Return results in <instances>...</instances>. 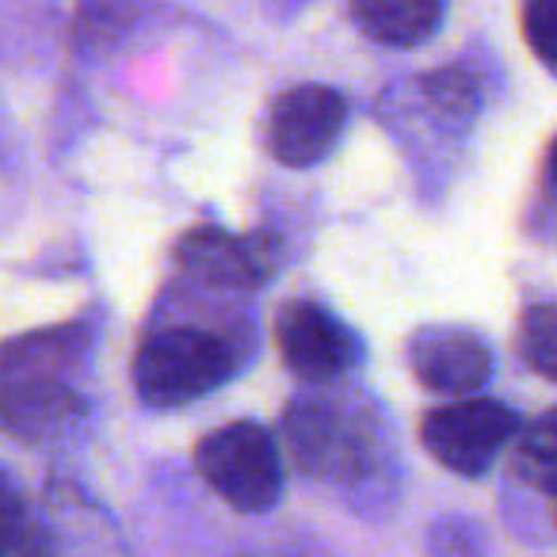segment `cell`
Wrapping results in <instances>:
<instances>
[{
  "label": "cell",
  "mask_w": 557,
  "mask_h": 557,
  "mask_svg": "<svg viewBox=\"0 0 557 557\" xmlns=\"http://www.w3.org/2000/svg\"><path fill=\"white\" fill-rule=\"evenodd\" d=\"M92 329L58 325L0 344V428L24 443H58L88 417L73 374L85 371Z\"/></svg>",
  "instance_id": "cell-1"
},
{
  "label": "cell",
  "mask_w": 557,
  "mask_h": 557,
  "mask_svg": "<svg viewBox=\"0 0 557 557\" xmlns=\"http://www.w3.org/2000/svg\"><path fill=\"white\" fill-rule=\"evenodd\" d=\"M248 336L199 318H157L134 356V389L153 409H176L222 389L245 363Z\"/></svg>",
  "instance_id": "cell-2"
},
{
  "label": "cell",
  "mask_w": 557,
  "mask_h": 557,
  "mask_svg": "<svg viewBox=\"0 0 557 557\" xmlns=\"http://www.w3.org/2000/svg\"><path fill=\"white\" fill-rule=\"evenodd\" d=\"M195 466L230 508L248 516L271 511L283 496V455L268 428L252 420H233L202 435L195 447Z\"/></svg>",
  "instance_id": "cell-3"
},
{
  "label": "cell",
  "mask_w": 557,
  "mask_h": 557,
  "mask_svg": "<svg viewBox=\"0 0 557 557\" xmlns=\"http://www.w3.org/2000/svg\"><path fill=\"white\" fill-rule=\"evenodd\" d=\"M283 432H287V450L298 470L325 481H344L363 470L367 450H371L367 409H356L344 397L329 394L295 397L283 417Z\"/></svg>",
  "instance_id": "cell-4"
},
{
  "label": "cell",
  "mask_w": 557,
  "mask_h": 557,
  "mask_svg": "<svg viewBox=\"0 0 557 557\" xmlns=\"http://www.w3.org/2000/svg\"><path fill=\"white\" fill-rule=\"evenodd\" d=\"M516 432L519 417L511 405L470 394L458 397L455 405H440V409L424 412V420H420L424 450L458 478H481Z\"/></svg>",
  "instance_id": "cell-5"
},
{
  "label": "cell",
  "mask_w": 557,
  "mask_h": 557,
  "mask_svg": "<svg viewBox=\"0 0 557 557\" xmlns=\"http://www.w3.org/2000/svg\"><path fill=\"white\" fill-rule=\"evenodd\" d=\"M278 356L298 379L333 382L363 363V341L344 318L313 298H290L275 313Z\"/></svg>",
  "instance_id": "cell-6"
},
{
  "label": "cell",
  "mask_w": 557,
  "mask_h": 557,
  "mask_svg": "<svg viewBox=\"0 0 557 557\" xmlns=\"http://www.w3.org/2000/svg\"><path fill=\"white\" fill-rule=\"evenodd\" d=\"M348 123V100L329 85H295L268 111L263 141L287 169H313L336 149Z\"/></svg>",
  "instance_id": "cell-7"
},
{
  "label": "cell",
  "mask_w": 557,
  "mask_h": 557,
  "mask_svg": "<svg viewBox=\"0 0 557 557\" xmlns=\"http://www.w3.org/2000/svg\"><path fill=\"white\" fill-rule=\"evenodd\" d=\"M176 268L195 287L210 290H256L278 268V252L268 237H237V233L202 225L180 237Z\"/></svg>",
  "instance_id": "cell-8"
},
{
  "label": "cell",
  "mask_w": 557,
  "mask_h": 557,
  "mask_svg": "<svg viewBox=\"0 0 557 557\" xmlns=\"http://www.w3.org/2000/svg\"><path fill=\"white\" fill-rule=\"evenodd\" d=\"M405 356L428 394H478L496 371V356L481 333L466 325H424L409 336Z\"/></svg>",
  "instance_id": "cell-9"
},
{
  "label": "cell",
  "mask_w": 557,
  "mask_h": 557,
  "mask_svg": "<svg viewBox=\"0 0 557 557\" xmlns=\"http://www.w3.org/2000/svg\"><path fill=\"white\" fill-rule=\"evenodd\" d=\"M348 12L367 39L409 50L440 32L447 20V0H348Z\"/></svg>",
  "instance_id": "cell-10"
},
{
  "label": "cell",
  "mask_w": 557,
  "mask_h": 557,
  "mask_svg": "<svg viewBox=\"0 0 557 557\" xmlns=\"http://www.w3.org/2000/svg\"><path fill=\"white\" fill-rule=\"evenodd\" d=\"M516 440V478L527 481L534 493L554 496V470H557V432L554 412H542L527 424L523 435Z\"/></svg>",
  "instance_id": "cell-11"
},
{
  "label": "cell",
  "mask_w": 557,
  "mask_h": 557,
  "mask_svg": "<svg viewBox=\"0 0 557 557\" xmlns=\"http://www.w3.org/2000/svg\"><path fill=\"white\" fill-rule=\"evenodd\" d=\"M420 92H424L428 108L440 119H447V123H470L481 108L478 81H473V73L462 70V65H447V70L424 77L420 81Z\"/></svg>",
  "instance_id": "cell-12"
},
{
  "label": "cell",
  "mask_w": 557,
  "mask_h": 557,
  "mask_svg": "<svg viewBox=\"0 0 557 557\" xmlns=\"http://www.w3.org/2000/svg\"><path fill=\"white\" fill-rule=\"evenodd\" d=\"M519 359L531 367L539 379H557V313L549 302H539L519 321Z\"/></svg>",
  "instance_id": "cell-13"
},
{
  "label": "cell",
  "mask_w": 557,
  "mask_h": 557,
  "mask_svg": "<svg viewBox=\"0 0 557 557\" xmlns=\"http://www.w3.org/2000/svg\"><path fill=\"white\" fill-rule=\"evenodd\" d=\"M47 549L39 527L27 516V504L20 496L16 481L0 470V557L9 554H39Z\"/></svg>",
  "instance_id": "cell-14"
},
{
  "label": "cell",
  "mask_w": 557,
  "mask_h": 557,
  "mask_svg": "<svg viewBox=\"0 0 557 557\" xmlns=\"http://www.w3.org/2000/svg\"><path fill=\"white\" fill-rule=\"evenodd\" d=\"M523 35L531 42L534 58L542 65H554V39H557V0H527Z\"/></svg>",
  "instance_id": "cell-15"
}]
</instances>
